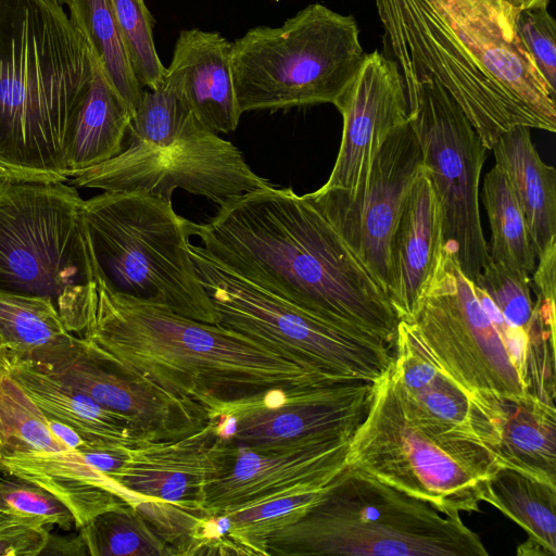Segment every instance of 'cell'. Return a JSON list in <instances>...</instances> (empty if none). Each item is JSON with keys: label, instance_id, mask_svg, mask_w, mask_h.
Returning <instances> with one entry per match:
<instances>
[{"label": "cell", "instance_id": "obj_1", "mask_svg": "<svg viewBox=\"0 0 556 556\" xmlns=\"http://www.w3.org/2000/svg\"><path fill=\"white\" fill-rule=\"evenodd\" d=\"M218 265L306 313L393 348L399 317L383 289L308 199L268 186L191 223Z\"/></svg>", "mask_w": 556, "mask_h": 556}, {"label": "cell", "instance_id": "obj_2", "mask_svg": "<svg viewBox=\"0 0 556 556\" xmlns=\"http://www.w3.org/2000/svg\"><path fill=\"white\" fill-rule=\"evenodd\" d=\"M384 55L402 77L433 78L484 146L516 126L556 131V91L502 0H375Z\"/></svg>", "mask_w": 556, "mask_h": 556}, {"label": "cell", "instance_id": "obj_3", "mask_svg": "<svg viewBox=\"0 0 556 556\" xmlns=\"http://www.w3.org/2000/svg\"><path fill=\"white\" fill-rule=\"evenodd\" d=\"M78 337L94 344L125 375L203 406L270 389L348 382L218 325L115 293L97 281Z\"/></svg>", "mask_w": 556, "mask_h": 556}, {"label": "cell", "instance_id": "obj_4", "mask_svg": "<svg viewBox=\"0 0 556 556\" xmlns=\"http://www.w3.org/2000/svg\"><path fill=\"white\" fill-rule=\"evenodd\" d=\"M94 58L58 0H0V178L63 182Z\"/></svg>", "mask_w": 556, "mask_h": 556}, {"label": "cell", "instance_id": "obj_5", "mask_svg": "<svg viewBox=\"0 0 556 556\" xmlns=\"http://www.w3.org/2000/svg\"><path fill=\"white\" fill-rule=\"evenodd\" d=\"M406 323L469 393L555 406V337L510 325L445 245Z\"/></svg>", "mask_w": 556, "mask_h": 556}, {"label": "cell", "instance_id": "obj_6", "mask_svg": "<svg viewBox=\"0 0 556 556\" xmlns=\"http://www.w3.org/2000/svg\"><path fill=\"white\" fill-rule=\"evenodd\" d=\"M267 556H488L459 515L446 514L346 465L296 521L267 538Z\"/></svg>", "mask_w": 556, "mask_h": 556}, {"label": "cell", "instance_id": "obj_7", "mask_svg": "<svg viewBox=\"0 0 556 556\" xmlns=\"http://www.w3.org/2000/svg\"><path fill=\"white\" fill-rule=\"evenodd\" d=\"M346 463L453 515L481 510L485 482L498 468L476 437L432 419L407 400L391 366L372 383Z\"/></svg>", "mask_w": 556, "mask_h": 556}, {"label": "cell", "instance_id": "obj_8", "mask_svg": "<svg viewBox=\"0 0 556 556\" xmlns=\"http://www.w3.org/2000/svg\"><path fill=\"white\" fill-rule=\"evenodd\" d=\"M97 281L112 292L216 325L189 247L191 223L172 200L142 191H103L84 202Z\"/></svg>", "mask_w": 556, "mask_h": 556}, {"label": "cell", "instance_id": "obj_9", "mask_svg": "<svg viewBox=\"0 0 556 556\" xmlns=\"http://www.w3.org/2000/svg\"><path fill=\"white\" fill-rule=\"evenodd\" d=\"M74 187L0 178V292L50 300L79 334L97 288Z\"/></svg>", "mask_w": 556, "mask_h": 556}, {"label": "cell", "instance_id": "obj_10", "mask_svg": "<svg viewBox=\"0 0 556 556\" xmlns=\"http://www.w3.org/2000/svg\"><path fill=\"white\" fill-rule=\"evenodd\" d=\"M366 53L352 15L313 3L277 27L256 26L231 45L241 113L334 104Z\"/></svg>", "mask_w": 556, "mask_h": 556}, {"label": "cell", "instance_id": "obj_11", "mask_svg": "<svg viewBox=\"0 0 556 556\" xmlns=\"http://www.w3.org/2000/svg\"><path fill=\"white\" fill-rule=\"evenodd\" d=\"M189 251L216 325L332 379L375 383L389 370L392 348L383 341L306 313L218 265L200 245Z\"/></svg>", "mask_w": 556, "mask_h": 556}, {"label": "cell", "instance_id": "obj_12", "mask_svg": "<svg viewBox=\"0 0 556 556\" xmlns=\"http://www.w3.org/2000/svg\"><path fill=\"white\" fill-rule=\"evenodd\" d=\"M402 80L424 169L440 204L444 245L473 281L491 258L479 210L480 176L490 150L439 81Z\"/></svg>", "mask_w": 556, "mask_h": 556}, {"label": "cell", "instance_id": "obj_13", "mask_svg": "<svg viewBox=\"0 0 556 556\" xmlns=\"http://www.w3.org/2000/svg\"><path fill=\"white\" fill-rule=\"evenodd\" d=\"M73 178L77 187L142 191L172 200L175 189L205 197L218 206L270 186L254 173L242 152L195 116L166 147H127L113 159Z\"/></svg>", "mask_w": 556, "mask_h": 556}, {"label": "cell", "instance_id": "obj_14", "mask_svg": "<svg viewBox=\"0 0 556 556\" xmlns=\"http://www.w3.org/2000/svg\"><path fill=\"white\" fill-rule=\"evenodd\" d=\"M10 361L22 362L124 416L148 442L189 435L210 420L200 404L125 375L94 344L71 332Z\"/></svg>", "mask_w": 556, "mask_h": 556}, {"label": "cell", "instance_id": "obj_15", "mask_svg": "<svg viewBox=\"0 0 556 556\" xmlns=\"http://www.w3.org/2000/svg\"><path fill=\"white\" fill-rule=\"evenodd\" d=\"M422 169L419 143L408 118L382 143L359 192L349 195L320 187L306 193L388 298L393 233L412 185Z\"/></svg>", "mask_w": 556, "mask_h": 556}, {"label": "cell", "instance_id": "obj_16", "mask_svg": "<svg viewBox=\"0 0 556 556\" xmlns=\"http://www.w3.org/2000/svg\"><path fill=\"white\" fill-rule=\"evenodd\" d=\"M372 383L348 381L303 389H270L217 407L236 425L231 443L279 451L351 437L366 416Z\"/></svg>", "mask_w": 556, "mask_h": 556}, {"label": "cell", "instance_id": "obj_17", "mask_svg": "<svg viewBox=\"0 0 556 556\" xmlns=\"http://www.w3.org/2000/svg\"><path fill=\"white\" fill-rule=\"evenodd\" d=\"M351 437L279 451L229 442L222 466L207 483L203 509L228 514L271 498L326 486L348 465Z\"/></svg>", "mask_w": 556, "mask_h": 556}, {"label": "cell", "instance_id": "obj_18", "mask_svg": "<svg viewBox=\"0 0 556 556\" xmlns=\"http://www.w3.org/2000/svg\"><path fill=\"white\" fill-rule=\"evenodd\" d=\"M333 105L342 115V138L321 188L354 195L365 186L384 140L409 118L404 84L394 62L378 50L366 53Z\"/></svg>", "mask_w": 556, "mask_h": 556}, {"label": "cell", "instance_id": "obj_19", "mask_svg": "<svg viewBox=\"0 0 556 556\" xmlns=\"http://www.w3.org/2000/svg\"><path fill=\"white\" fill-rule=\"evenodd\" d=\"M228 445L210 418L189 435L129 447L124 466L110 478L140 500L203 509L205 488L218 472Z\"/></svg>", "mask_w": 556, "mask_h": 556}, {"label": "cell", "instance_id": "obj_20", "mask_svg": "<svg viewBox=\"0 0 556 556\" xmlns=\"http://www.w3.org/2000/svg\"><path fill=\"white\" fill-rule=\"evenodd\" d=\"M231 45L216 31L181 30L164 80L174 85L194 116L216 134L233 131L242 115L236 97Z\"/></svg>", "mask_w": 556, "mask_h": 556}, {"label": "cell", "instance_id": "obj_21", "mask_svg": "<svg viewBox=\"0 0 556 556\" xmlns=\"http://www.w3.org/2000/svg\"><path fill=\"white\" fill-rule=\"evenodd\" d=\"M484 417L483 444L498 467L556 486V406L533 396L472 394Z\"/></svg>", "mask_w": 556, "mask_h": 556}, {"label": "cell", "instance_id": "obj_22", "mask_svg": "<svg viewBox=\"0 0 556 556\" xmlns=\"http://www.w3.org/2000/svg\"><path fill=\"white\" fill-rule=\"evenodd\" d=\"M443 245L440 204L422 169L405 200L391 243L389 300L400 320L409 319Z\"/></svg>", "mask_w": 556, "mask_h": 556}, {"label": "cell", "instance_id": "obj_23", "mask_svg": "<svg viewBox=\"0 0 556 556\" xmlns=\"http://www.w3.org/2000/svg\"><path fill=\"white\" fill-rule=\"evenodd\" d=\"M0 472L51 492L72 511L79 530L97 515L139 498L93 468L87 452L60 451L0 456Z\"/></svg>", "mask_w": 556, "mask_h": 556}, {"label": "cell", "instance_id": "obj_24", "mask_svg": "<svg viewBox=\"0 0 556 556\" xmlns=\"http://www.w3.org/2000/svg\"><path fill=\"white\" fill-rule=\"evenodd\" d=\"M392 374L402 393L432 419L475 435L473 396L434 357L414 327L400 320Z\"/></svg>", "mask_w": 556, "mask_h": 556}, {"label": "cell", "instance_id": "obj_25", "mask_svg": "<svg viewBox=\"0 0 556 556\" xmlns=\"http://www.w3.org/2000/svg\"><path fill=\"white\" fill-rule=\"evenodd\" d=\"M9 375L48 416L75 429L94 451L134 447L148 442L137 427L80 391L10 361Z\"/></svg>", "mask_w": 556, "mask_h": 556}, {"label": "cell", "instance_id": "obj_26", "mask_svg": "<svg viewBox=\"0 0 556 556\" xmlns=\"http://www.w3.org/2000/svg\"><path fill=\"white\" fill-rule=\"evenodd\" d=\"M491 150L522 211L538 257L556 239V169L541 159L525 126L505 131Z\"/></svg>", "mask_w": 556, "mask_h": 556}, {"label": "cell", "instance_id": "obj_27", "mask_svg": "<svg viewBox=\"0 0 556 556\" xmlns=\"http://www.w3.org/2000/svg\"><path fill=\"white\" fill-rule=\"evenodd\" d=\"M131 117V112L94 59L92 81L70 138L68 177L118 155L124 150Z\"/></svg>", "mask_w": 556, "mask_h": 556}, {"label": "cell", "instance_id": "obj_28", "mask_svg": "<svg viewBox=\"0 0 556 556\" xmlns=\"http://www.w3.org/2000/svg\"><path fill=\"white\" fill-rule=\"evenodd\" d=\"M482 502L497 508L527 533L517 555H556V486L519 470L498 467L485 482Z\"/></svg>", "mask_w": 556, "mask_h": 556}, {"label": "cell", "instance_id": "obj_29", "mask_svg": "<svg viewBox=\"0 0 556 556\" xmlns=\"http://www.w3.org/2000/svg\"><path fill=\"white\" fill-rule=\"evenodd\" d=\"M70 18L131 114L144 88L129 63L110 0H70Z\"/></svg>", "mask_w": 556, "mask_h": 556}, {"label": "cell", "instance_id": "obj_30", "mask_svg": "<svg viewBox=\"0 0 556 556\" xmlns=\"http://www.w3.org/2000/svg\"><path fill=\"white\" fill-rule=\"evenodd\" d=\"M481 200L491 229L488 243L491 260L531 276L536 254L528 225L505 174L496 164L483 178Z\"/></svg>", "mask_w": 556, "mask_h": 556}, {"label": "cell", "instance_id": "obj_31", "mask_svg": "<svg viewBox=\"0 0 556 556\" xmlns=\"http://www.w3.org/2000/svg\"><path fill=\"white\" fill-rule=\"evenodd\" d=\"M79 534L90 556H175L129 504L97 515Z\"/></svg>", "mask_w": 556, "mask_h": 556}, {"label": "cell", "instance_id": "obj_32", "mask_svg": "<svg viewBox=\"0 0 556 556\" xmlns=\"http://www.w3.org/2000/svg\"><path fill=\"white\" fill-rule=\"evenodd\" d=\"M530 279L531 276L490 258L473 283L514 327L533 334L555 332V303L532 300Z\"/></svg>", "mask_w": 556, "mask_h": 556}, {"label": "cell", "instance_id": "obj_33", "mask_svg": "<svg viewBox=\"0 0 556 556\" xmlns=\"http://www.w3.org/2000/svg\"><path fill=\"white\" fill-rule=\"evenodd\" d=\"M67 332L50 300L0 292V344L9 359L21 358Z\"/></svg>", "mask_w": 556, "mask_h": 556}, {"label": "cell", "instance_id": "obj_34", "mask_svg": "<svg viewBox=\"0 0 556 556\" xmlns=\"http://www.w3.org/2000/svg\"><path fill=\"white\" fill-rule=\"evenodd\" d=\"M324 489L276 497L228 513L230 534L242 555H267V538L300 519L320 498Z\"/></svg>", "mask_w": 556, "mask_h": 556}, {"label": "cell", "instance_id": "obj_35", "mask_svg": "<svg viewBox=\"0 0 556 556\" xmlns=\"http://www.w3.org/2000/svg\"><path fill=\"white\" fill-rule=\"evenodd\" d=\"M194 114L179 90L164 80L144 89L128 128V147H166L184 131Z\"/></svg>", "mask_w": 556, "mask_h": 556}, {"label": "cell", "instance_id": "obj_36", "mask_svg": "<svg viewBox=\"0 0 556 556\" xmlns=\"http://www.w3.org/2000/svg\"><path fill=\"white\" fill-rule=\"evenodd\" d=\"M131 68L144 89L164 83L162 64L153 39V18L144 0H110Z\"/></svg>", "mask_w": 556, "mask_h": 556}, {"label": "cell", "instance_id": "obj_37", "mask_svg": "<svg viewBox=\"0 0 556 556\" xmlns=\"http://www.w3.org/2000/svg\"><path fill=\"white\" fill-rule=\"evenodd\" d=\"M0 511L46 529L58 527L70 531L75 528L73 514L61 500L46 489L16 477H0Z\"/></svg>", "mask_w": 556, "mask_h": 556}, {"label": "cell", "instance_id": "obj_38", "mask_svg": "<svg viewBox=\"0 0 556 556\" xmlns=\"http://www.w3.org/2000/svg\"><path fill=\"white\" fill-rule=\"evenodd\" d=\"M514 22L539 73L556 91V23L547 5L516 10Z\"/></svg>", "mask_w": 556, "mask_h": 556}, {"label": "cell", "instance_id": "obj_39", "mask_svg": "<svg viewBox=\"0 0 556 556\" xmlns=\"http://www.w3.org/2000/svg\"><path fill=\"white\" fill-rule=\"evenodd\" d=\"M49 530L35 522L0 511V556H37Z\"/></svg>", "mask_w": 556, "mask_h": 556}, {"label": "cell", "instance_id": "obj_40", "mask_svg": "<svg viewBox=\"0 0 556 556\" xmlns=\"http://www.w3.org/2000/svg\"><path fill=\"white\" fill-rule=\"evenodd\" d=\"M46 555H88L86 544L80 534L71 538L51 535L41 554Z\"/></svg>", "mask_w": 556, "mask_h": 556}, {"label": "cell", "instance_id": "obj_41", "mask_svg": "<svg viewBox=\"0 0 556 556\" xmlns=\"http://www.w3.org/2000/svg\"><path fill=\"white\" fill-rule=\"evenodd\" d=\"M515 10H521L534 5H548L549 0H503Z\"/></svg>", "mask_w": 556, "mask_h": 556}, {"label": "cell", "instance_id": "obj_42", "mask_svg": "<svg viewBox=\"0 0 556 556\" xmlns=\"http://www.w3.org/2000/svg\"><path fill=\"white\" fill-rule=\"evenodd\" d=\"M9 364L8 351L0 344V374L8 371Z\"/></svg>", "mask_w": 556, "mask_h": 556}, {"label": "cell", "instance_id": "obj_43", "mask_svg": "<svg viewBox=\"0 0 556 556\" xmlns=\"http://www.w3.org/2000/svg\"><path fill=\"white\" fill-rule=\"evenodd\" d=\"M61 4H66L68 5L70 3V0H58Z\"/></svg>", "mask_w": 556, "mask_h": 556}, {"label": "cell", "instance_id": "obj_44", "mask_svg": "<svg viewBox=\"0 0 556 556\" xmlns=\"http://www.w3.org/2000/svg\"><path fill=\"white\" fill-rule=\"evenodd\" d=\"M503 1V0H502Z\"/></svg>", "mask_w": 556, "mask_h": 556}]
</instances>
